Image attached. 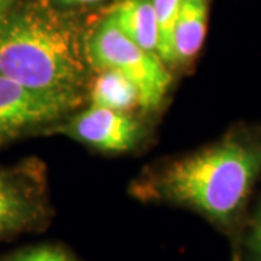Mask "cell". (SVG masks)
<instances>
[{
    "label": "cell",
    "instance_id": "cell-1",
    "mask_svg": "<svg viewBox=\"0 0 261 261\" xmlns=\"http://www.w3.org/2000/svg\"><path fill=\"white\" fill-rule=\"evenodd\" d=\"M261 173V135L232 134L170 163L149 187L163 200L228 225L240 214Z\"/></svg>",
    "mask_w": 261,
    "mask_h": 261
},
{
    "label": "cell",
    "instance_id": "cell-2",
    "mask_svg": "<svg viewBox=\"0 0 261 261\" xmlns=\"http://www.w3.org/2000/svg\"><path fill=\"white\" fill-rule=\"evenodd\" d=\"M0 75L39 92L82 97L86 63L61 19L27 8L0 19Z\"/></svg>",
    "mask_w": 261,
    "mask_h": 261
},
{
    "label": "cell",
    "instance_id": "cell-3",
    "mask_svg": "<svg viewBox=\"0 0 261 261\" xmlns=\"http://www.w3.org/2000/svg\"><path fill=\"white\" fill-rule=\"evenodd\" d=\"M87 56L99 70H115L128 77L140 94V106L154 111L163 103L171 74L159 54L130 41L111 15L103 19L87 42Z\"/></svg>",
    "mask_w": 261,
    "mask_h": 261
},
{
    "label": "cell",
    "instance_id": "cell-4",
    "mask_svg": "<svg viewBox=\"0 0 261 261\" xmlns=\"http://www.w3.org/2000/svg\"><path fill=\"white\" fill-rule=\"evenodd\" d=\"M80 102V96L39 92L0 75V142L60 121Z\"/></svg>",
    "mask_w": 261,
    "mask_h": 261
},
{
    "label": "cell",
    "instance_id": "cell-5",
    "mask_svg": "<svg viewBox=\"0 0 261 261\" xmlns=\"http://www.w3.org/2000/svg\"><path fill=\"white\" fill-rule=\"evenodd\" d=\"M56 130L73 140L106 152L134 148L142 137L140 122L126 112L89 106Z\"/></svg>",
    "mask_w": 261,
    "mask_h": 261
},
{
    "label": "cell",
    "instance_id": "cell-6",
    "mask_svg": "<svg viewBox=\"0 0 261 261\" xmlns=\"http://www.w3.org/2000/svg\"><path fill=\"white\" fill-rule=\"evenodd\" d=\"M41 215L39 192L18 170H0V238L27 229Z\"/></svg>",
    "mask_w": 261,
    "mask_h": 261
},
{
    "label": "cell",
    "instance_id": "cell-7",
    "mask_svg": "<svg viewBox=\"0 0 261 261\" xmlns=\"http://www.w3.org/2000/svg\"><path fill=\"white\" fill-rule=\"evenodd\" d=\"M207 0H183L173 29V64L193 60L203 47L207 29Z\"/></svg>",
    "mask_w": 261,
    "mask_h": 261
},
{
    "label": "cell",
    "instance_id": "cell-8",
    "mask_svg": "<svg viewBox=\"0 0 261 261\" xmlns=\"http://www.w3.org/2000/svg\"><path fill=\"white\" fill-rule=\"evenodd\" d=\"M109 15L130 41L159 54V23L151 0H121Z\"/></svg>",
    "mask_w": 261,
    "mask_h": 261
},
{
    "label": "cell",
    "instance_id": "cell-9",
    "mask_svg": "<svg viewBox=\"0 0 261 261\" xmlns=\"http://www.w3.org/2000/svg\"><path fill=\"white\" fill-rule=\"evenodd\" d=\"M90 106L126 112L140 105V94L135 84L121 73L105 68L94 77L90 87Z\"/></svg>",
    "mask_w": 261,
    "mask_h": 261
},
{
    "label": "cell",
    "instance_id": "cell-10",
    "mask_svg": "<svg viewBox=\"0 0 261 261\" xmlns=\"http://www.w3.org/2000/svg\"><path fill=\"white\" fill-rule=\"evenodd\" d=\"M159 23V56L166 64H173V29L183 0H151Z\"/></svg>",
    "mask_w": 261,
    "mask_h": 261
},
{
    "label": "cell",
    "instance_id": "cell-11",
    "mask_svg": "<svg viewBox=\"0 0 261 261\" xmlns=\"http://www.w3.org/2000/svg\"><path fill=\"white\" fill-rule=\"evenodd\" d=\"M3 261H74L68 254L56 247H34L23 251L15 252Z\"/></svg>",
    "mask_w": 261,
    "mask_h": 261
},
{
    "label": "cell",
    "instance_id": "cell-12",
    "mask_svg": "<svg viewBox=\"0 0 261 261\" xmlns=\"http://www.w3.org/2000/svg\"><path fill=\"white\" fill-rule=\"evenodd\" d=\"M250 247L254 252L257 261H261V209L257 214V218L252 225L251 235H250Z\"/></svg>",
    "mask_w": 261,
    "mask_h": 261
},
{
    "label": "cell",
    "instance_id": "cell-13",
    "mask_svg": "<svg viewBox=\"0 0 261 261\" xmlns=\"http://www.w3.org/2000/svg\"><path fill=\"white\" fill-rule=\"evenodd\" d=\"M54 2L61 3V5H94L102 0H54Z\"/></svg>",
    "mask_w": 261,
    "mask_h": 261
}]
</instances>
